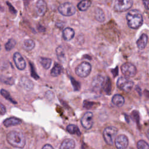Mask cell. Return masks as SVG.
<instances>
[{"mask_svg":"<svg viewBox=\"0 0 149 149\" xmlns=\"http://www.w3.org/2000/svg\"><path fill=\"white\" fill-rule=\"evenodd\" d=\"M126 19L128 26L133 29L140 27L143 23V17L141 13L137 9L130 10L126 15Z\"/></svg>","mask_w":149,"mask_h":149,"instance_id":"1","label":"cell"},{"mask_svg":"<svg viewBox=\"0 0 149 149\" xmlns=\"http://www.w3.org/2000/svg\"><path fill=\"white\" fill-rule=\"evenodd\" d=\"M6 140L12 146L22 148L26 144V139L22 133L13 130L9 132L6 135Z\"/></svg>","mask_w":149,"mask_h":149,"instance_id":"2","label":"cell"},{"mask_svg":"<svg viewBox=\"0 0 149 149\" xmlns=\"http://www.w3.org/2000/svg\"><path fill=\"white\" fill-rule=\"evenodd\" d=\"M118 129L114 126H110L105 128L102 134L104 139L107 144L111 146L113 144Z\"/></svg>","mask_w":149,"mask_h":149,"instance_id":"3","label":"cell"},{"mask_svg":"<svg viewBox=\"0 0 149 149\" xmlns=\"http://www.w3.org/2000/svg\"><path fill=\"white\" fill-rule=\"evenodd\" d=\"M91 71V65L88 62H83L79 65L75 70L76 74L80 77H86L89 75Z\"/></svg>","mask_w":149,"mask_h":149,"instance_id":"4","label":"cell"},{"mask_svg":"<svg viewBox=\"0 0 149 149\" xmlns=\"http://www.w3.org/2000/svg\"><path fill=\"white\" fill-rule=\"evenodd\" d=\"M134 83L126 77H119L116 81L117 87L122 91L129 93L133 88Z\"/></svg>","mask_w":149,"mask_h":149,"instance_id":"5","label":"cell"},{"mask_svg":"<svg viewBox=\"0 0 149 149\" xmlns=\"http://www.w3.org/2000/svg\"><path fill=\"white\" fill-rule=\"evenodd\" d=\"M59 12L65 16L73 15L76 13L75 6L70 2H64L61 4L58 7Z\"/></svg>","mask_w":149,"mask_h":149,"instance_id":"6","label":"cell"},{"mask_svg":"<svg viewBox=\"0 0 149 149\" xmlns=\"http://www.w3.org/2000/svg\"><path fill=\"white\" fill-rule=\"evenodd\" d=\"M121 71L126 77H134L137 73L136 66L132 63L126 62L121 66Z\"/></svg>","mask_w":149,"mask_h":149,"instance_id":"7","label":"cell"},{"mask_svg":"<svg viewBox=\"0 0 149 149\" xmlns=\"http://www.w3.org/2000/svg\"><path fill=\"white\" fill-rule=\"evenodd\" d=\"M133 2L132 0H116L115 2L114 9L117 12H125L132 6Z\"/></svg>","mask_w":149,"mask_h":149,"instance_id":"8","label":"cell"},{"mask_svg":"<svg viewBox=\"0 0 149 149\" xmlns=\"http://www.w3.org/2000/svg\"><path fill=\"white\" fill-rule=\"evenodd\" d=\"M104 84L105 80L102 76L100 74L95 76L91 83L93 90L95 93H100L104 87Z\"/></svg>","mask_w":149,"mask_h":149,"instance_id":"9","label":"cell"},{"mask_svg":"<svg viewBox=\"0 0 149 149\" xmlns=\"http://www.w3.org/2000/svg\"><path fill=\"white\" fill-rule=\"evenodd\" d=\"M81 124L87 130L92 127L93 125V114L91 112H86L83 115L81 119Z\"/></svg>","mask_w":149,"mask_h":149,"instance_id":"10","label":"cell"},{"mask_svg":"<svg viewBox=\"0 0 149 149\" xmlns=\"http://www.w3.org/2000/svg\"><path fill=\"white\" fill-rule=\"evenodd\" d=\"M128 144V139L125 134L118 135L115 140V145L117 149H126Z\"/></svg>","mask_w":149,"mask_h":149,"instance_id":"11","label":"cell"},{"mask_svg":"<svg viewBox=\"0 0 149 149\" xmlns=\"http://www.w3.org/2000/svg\"><path fill=\"white\" fill-rule=\"evenodd\" d=\"M13 59L15 65L17 69H19V70H23L25 69L26 62L20 53L15 52L13 54Z\"/></svg>","mask_w":149,"mask_h":149,"instance_id":"12","label":"cell"},{"mask_svg":"<svg viewBox=\"0 0 149 149\" xmlns=\"http://www.w3.org/2000/svg\"><path fill=\"white\" fill-rule=\"evenodd\" d=\"M47 3L44 1L39 0L36 2V9L37 13L39 16H42L44 15L47 11Z\"/></svg>","mask_w":149,"mask_h":149,"instance_id":"13","label":"cell"},{"mask_svg":"<svg viewBox=\"0 0 149 149\" xmlns=\"http://www.w3.org/2000/svg\"><path fill=\"white\" fill-rule=\"evenodd\" d=\"M20 84L23 88L27 91L32 90L34 87V84L32 81L26 76L22 77L20 80Z\"/></svg>","mask_w":149,"mask_h":149,"instance_id":"14","label":"cell"},{"mask_svg":"<svg viewBox=\"0 0 149 149\" xmlns=\"http://www.w3.org/2000/svg\"><path fill=\"white\" fill-rule=\"evenodd\" d=\"M148 42V36L146 34H142L136 41L137 48L140 50H143L145 48Z\"/></svg>","mask_w":149,"mask_h":149,"instance_id":"15","label":"cell"},{"mask_svg":"<svg viewBox=\"0 0 149 149\" xmlns=\"http://www.w3.org/2000/svg\"><path fill=\"white\" fill-rule=\"evenodd\" d=\"M22 123V120L15 117H10L6 119L3 123L4 126L6 127H10L12 126H16L20 125Z\"/></svg>","mask_w":149,"mask_h":149,"instance_id":"16","label":"cell"},{"mask_svg":"<svg viewBox=\"0 0 149 149\" xmlns=\"http://www.w3.org/2000/svg\"><path fill=\"white\" fill-rule=\"evenodd\" d=\"M75 142L72 139H66L62 142L59 149H74Z\"/></svg>","mask_w":149,"mask_h":149,"instance_id":"17","label":"cell"},{"mask_svg":"<svg viewBox=\"0 0 149 149\" xmlns=\"http://www.w3.org/2000/svg\"><path fill=\"white\" fill-rule=\"evenodd\" d=\"M112 102L118 107H121L125 103V98L120 94H115L112 98Z\"/></svg>","mask_w":149,"mask_h":149,"instance_id":"18","label":"cell"},{"mask_svg":"<svg viewBox=\"0 0 149 149\" xmlns=\"http://www.w3.org/2000/svg\"><path fill=\"white\" fill-rule=\"evenodd\" d=\"M74 36V30L70 27L65 28L62 32V37L66 41H69L72 40Z\"/></svg>","mask_w":149,"mask_h":149,"instance_id":"19","label":"cell"},{"mask_svg":"<svg viewBox=\"0 0 149 149\" xmlns=\"http://www.w3.org/2000/svg\"><path fill=\"white\" fill-rule=\"evenodd\" d=\"M94 16L95 19L100 22H103L105 19L104 12L102 9L100 8H96L95 9Z\"/></svg>","mask_w":149,"mask_h":149,"instance_id":"20","label":"cell"},{"mask_svg":"<svg viewBox=\"0 0 149 149\" xmlns=\"http://www.w3.org/2000/svg\"><path fill=\"white\" fill-rule=\"evenodd\" d=\"M91 1L89 0H83L81 1L77 4V8L81 11H85L91 6Z\"/></svg>","mask_w":149,"mask_h":149,"instance_id":"21","label":"cell"},{"mask_svg":"<svg viewBox=\"0 0 149 149\" xmlns=\"http://www.w3.org/2000/svg\"><path fill=\"white\" fill-rule=\"evenodd\" d=\"M66 130L69 133L72 134H77V136H80L81 134V133L79 127L75 125H73V124L69 125L66 127Z\"/></svg>","mask_w":149,"mask_h":149,"instance_id":"22","label":"cell"},{"mask_svg":"<svg viewBox=\"0 0 149 149\" xmlns=\"http://www.w3.org/2000/svg\"><path fill=\"white\" fill-rule=\"evenodd\" d=\"M23 48L26 51H31L35 47V42L31 39H26L23 42Z\"/></svg>","mask_w":149,"mask_h":149,"instance_id":"23","label":"cell"},{"mask_svg":"<svg viewBox=\"0 0 149 149\" xmlns=\"http://www.w3.org/2000/svg\"><path fill=\"white\" fill-rule=\"evenodd\" d=\"M40 62L41 65L42 66V67L45 69H49L51 65V63H52V61L50 58H44V57L40 58Z\"/></svg>","mask_w":149,"mask_h":149,"instance_id":"24","label":"cell"},{"mask_svg":"<svg viewBox=\"0 0 149 149\" xmlns=\"http://www.w3.org/2000/svg\"><path fill=\"white\" fill-rule=\"evenodd\" d=\"M62 69V66L59 64L56 63L51 71V76H54V77L58 76V75H59L61 73Z\"/></svg>","mask_w":149,"mask_h":149,"instance_id":"25","label":"cell"},{"mask_svg":"<svg viewBox=\"0 0 149 149\" xmlns=\"http://www.w3.org/2000/svg\"><path fill=\"white\" fill-rule=\"evenodd\" d=\"M56 54L57 55L58 58L62 62L65 61V52L64 51L62 48V47L59 46L56 49Z\"/></svg>","mask_w":149,"mask_h":149,"instance_id":"26","label":"cell"},{"mask_svg":"<svg viewBox=\"0 0 149 149\" xmlns=\"http://www.w3.org/2000/svg\"><path fill=\"white\" fill-rule=\"evenodd\" d=\"M1 94L3 97H5V99H6L7 100L9 101L10 102H12V103H13V104H17V102L12 98V97L11 95H10L8 91H7L6 90H4V89H2V90H1Z\"/></svg>","mask_w":149,"mask_h":149,"instance_id":"27","label":"cell"},{"mask_svg":"<svg viewBox=\"0 0 149 149\" xmlns=\"http://www.w3.org/2000/svg\"><path fill=\"white\" fill-rule=\"evenodd\" d=\"M16 44V41L14 39H13V38H10L5 44V48L6 51H9L12 50L14 48V47L15 46Z\"/></svg>","mask_w":149,"mask_h":149,"instance_id":"28","label":"cell"},{"mask_svg":"<svg viewBox=\"0 0 149 149\" xmlns=\"http://www.w3.org/2000/svg\"><path fill=\"white\" fill-rule=\"evenodd\" d=\"M137 149H149V144L143 140H140L137 143Z\"/></svg>","mask_w":149,"mask_h":149,"instance_id":"29","label":"cell"},{"mask_svg":"<svg viewBox=\"0 0 149 149\" xmlns=\"http://www.w3.org/2000/svg\"><path fill=\"white\" fill-rule=\"evenodd\" d=\"M71 78V81H72V85L73 86V88L75 90H78L80 89V84L79 82H77V81L74 80L73 78L72 77H70Z\"/></svg>","mask_w":149,"mask_h":149,"instance_id":"30","label":"cell"},{"mask_svg":"<svg viewBox=\"0 0 149 149\" xmlns=\"http://www.w3.org/2000/svg\"><path fill=\"white\" fill-rule=\"evenodd\" d=\"M1 81L6 84H13L14 83L13 80L12 78H8V77H2L1 78Z\"/></svg>","mask_w":149,"mask_h":149,"instance_id":"31","label":"cell"},{"mask_svg":"<svg viewBox=\"0 0 149 149\" xmlns=\"http://www.w3.org/2000/svg\"><path fill=\"white\" fill-rule=\"evenodd\" d=\"M30 66H31V76L33 77H34V79H38L39 78V76L37 75V74L36 73L35 70H34V68L32 65L31 63L30 62Z\"/></svg>","mask_w":149,"mask_h":149,"instance_id":"32","label":"cell"},{"mask_svg":"<svg viewBox=\"0 0 149 149\" xmlns=\"http://www.w3.org/2000/svg\"><path fill=\"white\" fill-rule=\"evenodd\" d=\"M5 113L6 108L1 102H0V115H4Z\"/></svg>","mask_w":149,"mask_h":149,"instance_id":"33","label":"cell"},{"mask_svg":"<svg viewBox=\"0 0 149 149\" xmlns=\"http://www.w3.org/2000/svg\"><path fill=\"white\" fill-rule=\"evenodd\" d=\"M143 2L146 9L149 12V1H143Z\"/></svg>","mask_w":149,"mask_h":149,"instance_id":"34","label":"cell"},{"mask_svg":"<svg viewBox=\"0 0 149 149\" xmlns=\"http://www.w3.org/2000/svg\"><path fill=\"white\" fill-rule=\"evenodd\" d=\"M42 149H54L53 147L51 145V144H45Z\"/></svg>","mask_w":149,"mask_h":149,"instance_id":"35","label":"cell"},{"mask_svg":"<svg viewBox=\"0 0 149 149\" xmlns=\"http://www.w3.org/2000/svg\"><path fill=\"white\" fill-rule=\"evenodd\" d=\"M6 3H7V4H8V6H9V8H10V9H12V10H10V11L12 13H16V10L14 9V8L11 5V4H10L8 2H6Z\"/></svg>","mask_w":149,"mask_h":149,"instance_id":"36","label":"cell"},{"mask_svg":"<svg viewBox=\"0 0 149 149\" xmlns=\"http://www.w3.org/2000/svg\"><path fill=\"white\" fill-rule=\"evenodd\" d=\"M146 136H147V137L148 138V139H149V127H148V128L147 129V130H146Z\"/></svg>","mask_w":149,"mask_h":149,"instance_id":"37","label":"cell"},{"mask_svg":"<svg viewBox=\"0 0 149 149\" xmlns=\"http://www.w3.org/2000/svg\"><path fill=\"white\" fill-rule=\"evenodd\" d=\"M1 44H0V50H1Z\"/></svg>","mask_w":149,"mask_h":149,"instance_id":"38","label":"cell"}]
</instances>
